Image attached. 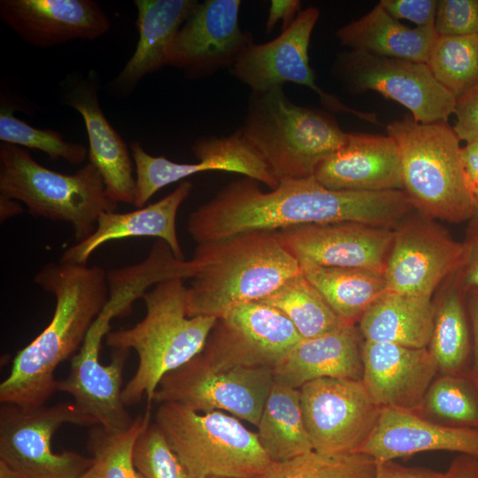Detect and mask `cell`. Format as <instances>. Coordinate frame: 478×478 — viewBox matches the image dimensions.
<instances>
[{
	"label": "cell",
	"mask_w": 478,
	"mask_h": 478,
	"mask_svg": "<svg viewBox=\"0 0 478 478\" xmlns=\"http://www.w3.org/2000/svg\"><path fill=\"white\" fill-rule=\"evenodd\" d=\"M258 183L248 177L234 181L193 211L187 230L197 243L254 231L340 221L395 228L413 210L403 190H332L314 176L281 181L266 192Z\"/></svg>",
	"instance_id": "1"
},
{
	"label": "cell",
	"mask_w": 478,
	"mask_h": 478,
	"mask_svg": "<svg viewBox=\"0 0 478 478\" xmlns=\"http://www.w3.org/2000/svg\"><path fill=\"white\" fill-rule=\"evenodd\" d=\"M34 281L54 296V313L13 358L9 375L0 384L1 404L45 405L57 392L56 368L81 347L109 298L107 274L98 266L50 262Z\"/></svg>",
	"instance_id": "2"
},
{
	"label": "cell",
	"mask_w": 478,
	"mask_h": 478,
	"mask_svg": "<svg viewBox=\"0 0 478 478\" xmlns=\"http://www.w3.org/2000/svg\"><path fill=\"white\" fill-rule=\"evenodd\" d=\"M187 290V313L216 319L234 307L259 301L301 273L277 231H254L198 243Z\"/></svg>",
	"instance_id": "3"
},
{
	"label": "cell",
	"mask_w": 478,
	"mask_h": 478,
	"mask_svg": "<svg viewBox=\"0 0 478 478\" xmlns=\"http://www.w3.org/2000/svg\"><path fill=\"white\" fill-rule=\"evenodd\" d=\"M184 279L157 283L143 296L144 318L129 328L109 331L106 343L112 349H133L138 356L134 376L122 390L126 406L146 396L148 405L161 379L183 366L203 350L216 318L187 313Z\"/></svg>",
	"instance_id": "4"
},
{
	"label": "cell",
	"mask_w": 478,
	"mask_h": 478,
	"mask_svg": "<svg viewBox=\"0 0 478 478\" xmlns=\"http://www.w3.org/2000/svg\"><path fill=\"white\" fill-rule=\"evenodd\" d=\"M386 129L398 145L403 191L413 208L430 220L468 221L478 201L453 128L447 122L420 123L408 115Z\"/></svg>",
	"instance_id": "5"
},
{
	"label": "cell",
	"mask_w": 478,
	"mask_h": 478,
	"mask_svg": "<svg viewBox=\"0 0 478 478\" xmlns=\"http://www.w3.org/2000/svg\"><path fill=\"white\" fill-rule=\"evenodd\" d=\"M240 128L279 182L313 176L348 138L331 114L294 104L282 86L251 92Z\"/></svg>",
	"instance_id": "6"
},
{
	"label": "cell",
	"mask_w": 478,
	"mask_h": 478,
	"mask_svg": "<svg viewBox=\"0 0 478 478\" xmlns=\"http://www.w3.org/2000/svg\"><path fill=\"white\" fill-rule=\"evenodd\" d=\"M0 195L23 203L35 217L70 224L77 242L94 232L103 212L118 207L89 161L73 173H62L37 163L19 146L5 143L0 145Z\"/></svg>",
	"instance_id": "7"
},
{
	"label": "cell",
	"mask_w": 478,
	"mask_h": 478,
	"mask_svg": "<svg viewBox=\"0 0 478 478\" xmlns=\"http://www.w3.org/2000/svg\"><path fill=\"white\" fill-rule=\"evenodd\" d=\"M155 423L193 478H257L272 464L257 433L223 412L161 403Z\"/></svg>",
	"instance_id": "8"
},
{
	"label": "cell",
	"mask_w": 478,
	"mask_h": 478,
	"mask_svg": "<svg viewBox=\"0 0 478 478\" xmlns=\"http://www.w3.org/2000/svg\"><path fill=\"white\" fill-rule=\"evenodd\" d=\"M65 424L97 426L73 402L50 406L1 404L0 461L23 478H78L94 460L74 451L51 450L53 435Z\"/></svg>",
	"instance_id": "9"
},
{
	"label": "cell",
	"mask_w": 478,
	"mask_h": 478,
	"mask_svg": "<svg viewBox=\"0 0 478 478\" xmlns=\"http://www.w3.org/2000/svg\"><path fill=\"white\" fill-rule=\"evenodd\" d=\"M273 384L271 368L217 367L200 352L161 379L153 402L198 412L226 411L257 427Z\"/></svg>",
	"instance_id": "10"
},
{
	"label": "cell",
	"mask_w": 478,
	"mask_h": 478,
	"mask_svg": "<svg viewBox=\"0 0 478 478\" xmlns=\"http://www.w3.org/2000/svg\"><path fill=\"white\" fill-rule=\"evenodd\" d=\"M332 71L351 93L378 92L407 108L418 122H447L455 112L456 97L426 63L349 50L337 57Z\"/></svg>",
	"instance_id": "11"
},
{
	"label": "cell",
	"mask_w": 478,
	"mask_h": 478,
	"mask_svg": "<svg viewBox=\"0 0 478 478\" xmlns=\"http://www.w3.org/2000/svg\"><path fill=\"white\" fill-rule=\"evenodd\" d=\"M302 340L281 311L253 301L216 320L201 354L217 367L274 369Z\"/></svg>",
	"instance_id": "12"
},
{
	"label": "cell",
	"mask_w": 478,
	"mask_h": 478,
	"mask_svg": "<svg viewBox=\"0 0 478 478\" xmlns=\"http://www.w3.org/2000/svg\"><path fill=\"white\" fill-rule=\"evenodd\" d=\"M299 391L312 449L320 453L356 452L371 435L382 410L361 380L320 378Z\"/></svg>",
	"instance_id": "13"
},
{
	"label": "cell",
	"mask_w": 478,
	"mask_h": 478,
	"mask_svg": "<svg viewBox=\"0 0 478 478\" xmlns=\"http://www.w3.org/2000/svg\"><path fill=\"white\" fill-rule=\"evenodd\" d=\"M319 18L320 11L316 7L300 11L292 23L274 40L251 44L230 68L231 74L250 87L252 92L265 91L287 82L307 87L330 111L351 113L378 124L374 113L348 107L316 84L308 50Z\"/></svg>",
	"instance_id": "14"
},
{
	"label": "cell",
	"mask_w": 478,
	"mask_h": 478,
	"mask_svg": "<svg viewBox=\"0 0 478 478\" xmlns=\"http://www.w3.org/2000/svg\"><path fill=\"white\" fill-rule=\"evenodd\" d=\"M135 169L134 206L144 207L164 187L207 171H224L243 174L271 189L279 185L261 156L247 143L239 127L227 136H202L192 145L196 163H176L164 157L147 153L139 142L130 145Z\"/></svg>",
	"instance_id": "15"
},
{
	"label": "cell",
	"mask_w": 478,
	"mask_h": 478,
	"mask_svg": "<svg viewBox=\"0 0 478 478\" xmlns=\"http://www.w3.org/2000/svg\"><path fill=\"white\" fill-rule=\"evenodd\" d=\"M240 0L198 2L173 37L166 66L197 80L231 68L254 43L252 35L239 24Z\"/></svg>",
	"instance_id": "16"
},
{
	"label": "cell",
	"mask_w": 478,
	"mask_h": 478,
	"mask_svg": "<svg viewBox=\"0 0 478 478\" xmlns=\"http://www.w3.org/2000/svg\"><path fill=\"white\" fill-rule=\"evenodd\" d=\"M462 243L423 216L394 228L384 276L389 291L432 299L438 286L460 267Z\"/></svg>",
	"instance_id": "17"
},
{
	"label": "cell",
	"mask_w": 478,
	"mask_h": 478,
	"mask_svg": "<svg viewBox=\"0 0 478 478\" xmlns=\"http://www.w3.org/2000/svg\"><path fill=\"white\" fill-rule=\"evenodd\" d=\"M111 320L99 314L79 352L73 357L68 376L57 382V391L66 392L76 406L110 433L128 429L131 418L122 398V374L127 350L112 349L111 363L103 365L99 352Z\"/></svg>",
	"instance_id": "18"
},
{
	"label": "cell",
	"mask_w": 478,
	"mask_h": 478,
	"mask_svg": "<svg viewBox=\"0 0 478 478\" xmlns=\"http://www.w3.org/2000/svg\"><path fill=\"white\" fill-rule=\"evenodd\" d=\"M298 262L384 274L394 229L356 221L297 226L277 231Z\"/></svg>",
	"instance_id": "19"
},
{
	"label": "cell",
	"mask_w": 478,
	"mask_h": 478,
	"mask_svg": "<svg viewBox=\"0 0 478 478\" xmlns=\"http://www.w3.org/2000/svg\"><path fill=\"white\" fill-rule=\"evenodd\" d=\"M362 382L381 408L419 412L438 366L428 348L389 343H361Z\"/></svg>",
	"instance_id": "20"
},
{
	"label": "cell",
	"mask_w": 478,
	"mask_h": 478,
	"mask_svg": "<svg viewBox=\"0 0 478 478\" xmlns=\"http://www.w3.org/2000/svg\"><path fill=\"white\" fill-rule=\"evenodd\" d=\"M0 19L38 48L96 40L111 27L107 15L93 0H1Z\"/></svg>",
	"instance_id": "21"
},
{
	"label": "cell",
	"mask_w": 478,
	"mask_h": 478,
	"mask_svg": "<svg viewBox=\"0 0 478 478\" xmlns=\"http://www.w3.org/2000/svg\"><path fill=\"white\" fill-rule=\"evenodd\" d=\"M430 451L478 457V429L436 422L414 411L384 407L356 452L384 461Z\"/></svg>",
	"instance_id": "22"
},
{
	"label": "cell",
	"mask_w": 478,
	"mask_h": 478,
	"mask_svg": "<svg viewBox=\"0 0 478 478\" xmlns=\"http://www.w3.org/2000/svg\"><path fill=\"white\" fill-rule=\"evenodd\" d=\"M313 176L332 190H403L400 150L388 135L348 133L345 144L321 162Z\"/></svg>",
	"instance_id": "23"
},
{
	"label": "cell",
	"mask_w": 478,
	"mask_h": 478,
	"mask_svg": "<svg viewBox=\"0 0 478 478\" xmlns=\"http://www.w3.org/2000/svg\"><path fill=\"white\" fill-rule=\"evenodd\" d=\"M66 99L82 117L89 143L88 157L99 171L108 197L115 203L134 204L135 176L126 143L102 111L94 83L71 81Z\"/></svg>",
	"instance_id": "24"
},
{
	"label": "cell",
	"mask_w": 478,
	"mask_h": 478,
	"mask_svg": "<svg viewBox=\"0 0 478 478\" xmlns=\"http://www.w3.org/2000/svg\"><path fill=\"white\" fill-rule=\"evenodd\" d=\"M193 185L183 180L162 199L129 212H103L94 232L86 239L67 248L60 261L87 264L94 251L104 243L133 237H156L165 241L174 256L185 259L178 239L176 216L180 206L189 197Z\"/></svg>",
	"instance_id": "25"
},
{
	"label": "cell",
	"mask_w": 478,
	"mask_h": 478,
	"mask_svg": "<svg viewBox=\"0 0 478 478\" xmlns=\"http://www.w3.org/2000/svg\"><path fill=\"white\" fill-rule=\"evenodd\" d=\"M361 343L358 328L350 324L318 337L303 339L273 369L274 382L299 389L320 378L361 380Z\"/></svg>",
	"instance_id": "26"
},
{
	"label": "cell",
	"mask_w": 478,
	"mask_h": 478,
	"mask_svg": "<svg viewBox=\"0 0 478 478\" xmlns=\"http://www.w3.org/2000/svg\"><path fill=\"white\" fill-rule=\"evenodd\" d=\"M139 39L134 54L112 81L113 89L130 92L146 75L166 66L168 48L198 1L135 0Z\"/></svg>",
	"instance_id": "27"
},
{
	"label": "cell",
	"mask_w": 478,
	"mask_h": 478,
	"mask_svg": "<svg viewBox=\"0 0 478 478\" xmlns=\"http://www.w3.org/2000/svg\"><path fill=\"white\" fill-rule=\"evenodd\" d=\"M335 35L350 50L419 63H427L438 36L435 27L403 25L380 4L366 15L340 27Z\"/></svg>",
	"instance_id": "28"
},
{
	"label": "cell",
	"mask_w": 478,
	"mask_h": 478,
	"mask_svg": "<svg viewBox=\"0 0 478 478\" xmlns=\"http://www.w3.org/2000/svg\"><path fill=\"white\" fill-rule=\"evenodd\" d=\"M434 320L430 298L388 291L361 316L358 332L366 341L427 348Z\"/></svg>",
	"instance_id": "29"
},
{
	"label": "cell",
	"mask_w": 478,
	"mask_h": 478,
	"mask_svg": "<svg viewBox=\"0 0 478 478\" xmlns=\"http://www.w3.org/2000/svg\"><path fill=\"white\" fill-rule=\"evenodd\" d=\"M466 295L456 272L443 282L433 302V328L428 348L443 374L468 375L472 337Z\"/></svg>",
	"instance_id": "30"
},
{
	"label": "cell",
	"mask_w": 478,
	"mask_h": 478,
	"mask_svg": "<svg viewBox=\"0 0 478 478\" xmlns=\"http://www.w3.org/2000/svg\"><path fill=\"white\" fill-rule=\"evenodd\" d=\"M299 265L302 274L332 310L350 325H355L364 312L389 291L382 273L309 262H299Z\"/></svg>",
	"instance_id": "31"
},
{
	"label": "cell",
	"mask_w": 478,
	"mask_h": 478,
	"mask_svg": "<svg viewBox=\"0 0 478 478\" xmlns=\"http://www.w3.org/2000/svg\"><path fill=\"white\" fill-rule=\"evenodd\" d=\"M257 428L258 442L272 462H284L313 451L299 389L274 382Z\"/></svg>",
	"instance_id": "32"
},
{
	"label": "cell",
	"mask_w": 478,
	"mask_h": 478,
	"mask_svg": "<svg viewBox=\"0 0 478 478\" xmlns=\"http://www.w3.org/2000/svg\"><path fill=\"white\" fill-rule=\"evenodd\" d=\"M259 301L281 311L303 339L320 336L347 324L302 272Z\"/></svg>",
	"instance_id": "33"
},
{
	"label": "cell",
	"mask_w": 478,
	"mask_h": 478,
	"mask_svg": "<svg viewBox=\"0 0 478 478\" xmlns=\"http://www.w3.org/2000/svg\"><path fill=\"white\" fill-rule=\"evenodd\" d=\"M456 99L478 84V35L437 36L426 63Z\"/></svg>",
	"instance_id": "34"
},
{
	"label": "cell",
	"mask_w": 478,
	"mask_h": 478,
	"mask_svg": "<svg viewBox=\"0 0 478 478\" xmlns=\"http://www.w3.org/2000/svg\"><path fill=\"white\" fill-rule=\"evenodd\" d=\"M375 474L376 461L364 453L312 451L284 462H272L257 478H375Z\"/></svg>",
	"instance_id": "35"
},
{
	"label": "cell",
	"mask_w": 478,
	"mask_h": 478,
	"mask_svg": "<svg viewBox=\"0 0 478 478\" xmlns=\"http://www.w3.org/2000/svg\"><path fill=\"white\" fill-rule=\"evenodd\" d=\"M418 412L444 424L478 429V389L468 375L442 374L430 384Z\"/></svg>",
	"instance_id": "36"
},
{
	"label": "cell",
	"mask_w": 478,
	"mask_h": 478,
	"mask_svg": "<svg viewBox=\"0 0 478 478\" xmlns=\"http://www.w3.org/2000/svg\"><path fill=\"white\" fill-rule=\"evenodd\" d=\"M150 411L134 419L131 427L122 432L110 433L100 426L91 430L88 449L92 454L100 478H143L134 464L135 442L149 426Z\"/></svg>",
	"instance_id": "37"
},
{
	"label": "cell",
	"mask_w": 478,
	"mask_h": 478,
	"mask_svg": "<svg viewBox=\"0 0 478 478\" xmlns=\"http://www.w3.org/2000/svg\"><path fill=\"white\" fill-rule=\"evenodd\" d=\"M0 140L3 143L36 149L56 160L79 165L87 156V148L78 143L66 141L62 134L51 129H41L16 118L11 108L1 107Z\"/></svg>",
	"instance_id": "38"
},
{
	"label": "cell",
	"mask_w": 478,
	"mask_h": 478,
	"mask_svg": "<svg viewBox=\"0 0 478 478\" xmlns=\"http://www.w3.org/2000/svg\"><path fill=\"white\" fill-rule=\"evenodd\" d=\"M133 459L143 478H193L155 422L137 438Z\"/></svg>",
	"instance_id": "39"
},
{
	"label": "cell",
	"mask_w": 478,
	"mask_h": 478,
	"mask_svg": "<svg viewBox=\"0 0 478 478\" xmlns=\"http://www.w3.org/2000/svg\"><path fill=\"white\" fill-rule=\"evenodd\" d=\"M438 36L478 35V0H440L435 21Z\"/></svg>",
	"instance_id": "40"
},
{
	"label": "cell",
	"mask_w": 478,
	"mask_h": 478,
	"mask_svg": "<svg viewBox=\"0 0 478 478\" xmlns=\"http://www.w3.org/2000/svg\"><path fill=\"white\" fill-rule=\"evenodd\" d=\"M379 4L397 19H407L417 27H435L436 0H382Z\"/></svg>",
	"instance_id": "41"
},
{
	"label": "cell",
	"mask_w": 478,
	"mask_h": 478,
	"mask_svg": "<svg viewBox=\"0 0 478 478\" xmlns=\"http://www.w3.org/2000/svg\"><path fill=\"white\" fill-rule=\"evenodd\" d=\"M462 245V263L457 271L459 281L466 292L478 290V208L468 220Z\"/></svg>",
	"instance_id": "42"
},
{
	"label": "cell",
	"mask_w": 478,
	"mask_h": 478,
	"mask_svg": "<svg viewBox=\"0 0 478 478\" xmlns=\"http://www.w3.org/2000/svg\"><path fill=\"white\" fill-rule=\"evenodd\" d=\"M452 127L460 141L478 140V84L457 99Z\"/></svg>",
	"instance_id": "43"
},
{
	"label": "cell",
	"mask_w": 478,
	"mask_h": 478,
	"mask_svg": "<svg viewBox=\"0 0 478 478\" xmlns=\"http://www.w3.org/2000/svg\"><path fill=\"white\" fill-rule=\"evenodd\" d=\"M444 473L424 467L405 466L395 460L376 461L375 478H443Z\"/></svg>",
	"instance_id": "44"
},
{
	"label": "cell",
	"mask_w": 478,
	"mask_h": 478,
	"mask_svg": "<svg viewBox=\"0 0 478 478\" xmlns=\"http://www.w3.org/2000/svg\"><path fill=\"white\" fill-rule=\"evenodd\" d=\"M266 22V33L270 34L279 21H282V30L286 29L300 12L299 0H272Z\"/></svg>",
	"instance_id": "45"
},
{
	"label": "cell",
	"mask_w": 478,
	"mask_h": 478,
	"mask_svg": "<svg viewBox=\"0 0 478 478\" xmlns=\"http://www.w3.org/2000/svg\"><path fill=\"white\" fill-rule=\"evenodd\" d=\"M466 293L472 337V366L468 377L478 389V290H469Z\"/></svg>",
	"instance_id": "46"
},
{
	"label": "cell",
	"mask_w": 478,
	"mask_h": 478,
	"mask_svg": "<svg viewBox=\"0 0 478 478\" xmlns=\"http://www.w3.org/2000/svg\"><path fill=\"white\" fill-rule=\"evenodd\" d=\"M443 478H478V457L459 454L451 461Z\"/></svg>",
	"instance_id": "47"
},
{
	"label": "cell",
	"mask_w": 478,
	"mask_h": 478,
	"mask_svg": "<svg viewBox=\"0 0 478 478\" xmlns=\"http://www.w3.org/2000/svg\"><path fill=\"white\" fill-rule=\"evenodd\" d=\"M461 157L471 183L478 181V140L466 143L461 148Z\"/></svg>",
	"instance_id": "48"
},
{
	"label": "cell",
	"mask_w": 478,
	"mask_h": 478,
	"mask_svg": "<svg viewBox=\"0 0 478 478\" xmlns=\"http://www.w3.org/2000/svg\"><path fill=\"white\" fill-rule=\"evenodd\" d=\"M24 212V209L16 199L8 197L4 195H0V220L1 222L6 220L20 214Z\"/></svg>",
	"instance_id": "49"
},
{
	"label": "cell",
	"mask_w": 478,
	"mask_h": 478,
	"mask_svg": "<svg viewBox=\"0 0 478 478\" xmlns=\"http://www.w3.org/2000/svg\"><path fill=\"white\" fill-rule=\"evenodd\" d=\"M0 478H23L10 468L5 463L0 461Z\"/></svg>",
	"instance_id": "50"
},
{
	"label": "cell",
	"mask_w": 478,
	"mask_h": 478,
	"mask_svg": "<svg viewBox=\"0 0 478 478\" xmlns=\"http://www.w3.org/2000/svg\"><path fill=\"white\" fill-rule=\"evenodd\" d=\"M78 478H100L98 469L95 463Z\"/></svg>",
	"instance_id": "51"
},
{
	"label": "cell",
	"mask_w": 478,
	"mask_h": 478,
	"mask_svg": "<svg viewBox=\"0 0 478 478\" xmlns=\"http://www.w3.org/2000/svg\"><path fill=\"white\" fill-rule=\"evenodd\" d=\"M474 195L478 201V181L472 184Z\"/></svg>",
	"instance_id": "52"
},
{
	"label": "cell",
	"mask_w": 478,
	"mask_h": 478,
	"mask_svg": "<svg viewBox=\"0 0 478 478\" xmlns=\"http://www.w3.org/2000/svg\"><path fill=\"white\" fill-rule=\"evenodd\" d=\"M212 478H220V477H212Z\"/></svg>",
	"instance_id": "53"
}]
</instances>
